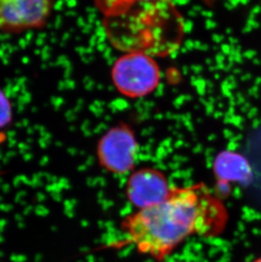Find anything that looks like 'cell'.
Here are the masks:
<instances>
[{
  "mask_svg": "<svg viewBox=\"0 0 261 262\" xmlns=\"http://www.w3.org/2000/svg\"><path fill=\"white\" fill-rule=\"evenodd\" d=\"M227 220V207L205 183L172 186L160 203L137 210L121 221L122 245L162 262L189 237L221 234Z\"/></svg>",
  "mask_w": 261,
  "mask_h": 262,
  "instance_id": "cell-1",
  "label": "cell"
},
{
  "mask_svg": "<svg viewBox=\"0 0 261 262\" xmlns=\"http://www.w3.org/2000/svg\"><path fill=\"white\" fill-rule=\"evenodd\" d=\"M182 19L170 1L140 3L106 16L111 42L126 53L165 55L179 45Z\"/></svg>",
  "mask_w": 261,
  "mask_h": 262,
  "instance_id": "cell-2",
  "label": "cell"
},
{
  "mask_svg": "<svg viewBox=\"0 0 261 262\" xmlns=\"http://www.w3.org/2000/svg\"><path fill=\"white\" fill-rule=\"evenodd\" d=\"M111 78L119 93L137 99L153 93L160 82V71L153 56L143 53H126L116 59Z\"/></svg>",
  "mask_w": 261,
  "mask_h": 262,
  "instance_id": "cell-3",
  "label": "cell"
},
{
  "mask_svg": "<svg viewBox=\"0 0 261 262\" xmlns=\"http://www.w3.org/2000/svg\"><path fill=\"white\" fill-rule=\"evenodd\" d=\"M138 143L133 129L121 124L110 129L99 139L97 159L104 171L113 175H125L134 171Z\"/></svg>",
  "mask_w": 261,
  "mask_h": 262,
  "instance_id": "cell-4",
  "label": "cell"
},
{
  "mask_svg": "<svg viewBox=\"0 0 261 262\" xmlns=\"http://www.w3.org/2000/svg\"><path fill=\"white\" fill-rule=\"evenodd\" d=\"M167 177L154 167H143L129 175L126 184V195L137 210L160 203L168 195L170 188Z\"/></svg>",
  "mask_w": 261,
  "mask_h": 262,
  "instance_id": "cell-5",
  "label": "cell"
},
{
  "mask_svg": "<svg viewBox=\"0 0 261 262\" xmlns=\"http://www.w3.org/2000/svg\"><path fill=\"white\" fill-rule=\"evenodd\" d=\"M50 11V0H0V28L19 32L41 28Z\"/></svg>",
  "mask_w": 261,
  "mask_h": 262,
  "instance_id": "cell-6",
  "label": "cell"
},
{
  "mask_svg": "<svg viewBox=\"0 0 261 262\" xmlns=\"http://www.w3.org/2000/svg\"><path fill=\"white\" fill-rule=\"evenodd\" d=\"M170 1V0H95L97 7L104 14V16H111L126 10L130 5L140 3Z\"/></svg>",
  "mask_w": 261,
  "mask_h": 262,
  "instance_id": "cell-7",
  "label": "cell"
},
{
  "mask_svg": "<svg viewBox=\"0 0 261 262\" xmlns=\"http://www.w3.org/2000/svg\"><path fill=\"white\" fill-rule=\"evenodd\" d=\"M11 118L10 103L5 94L0 90V128L6 126Z\"/></svg>",
  "mask_w": 261,
  "mask_h": 262,
  "instance_id": "cell-8",
  "label": "cell"
},
{
  "mask_svg": "<svg viewBox=\"0 0 261 262\" xmlns=\"http://www.w3.org/2000/svg\"><path fill=\"white\" fill-rule=\"evenodd\" d=\"M254 262H261V258H259V259H257Z\"/></svg>",
  "mask_w": 261,
  "mask_h": 262,
  "instance_id": "cell-9",
  "label": "cell"
}]
</instances>
